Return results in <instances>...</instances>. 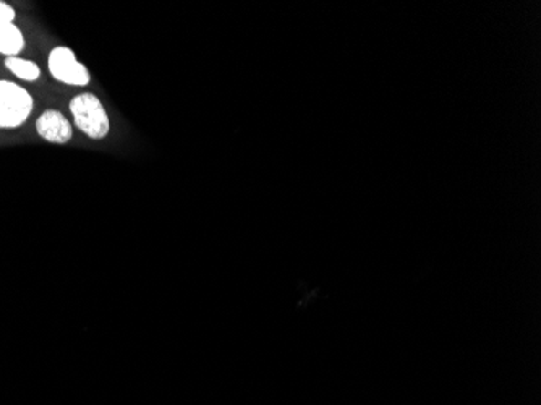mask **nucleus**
<instances>
[{"label": "nucleus", "mask_w": 541, "mask_h": 405, "mask_svg": "<svg viewBox=\"0 0 541 405\" xmlns=\"http://www.w3.org/2000/svg\"><path fill=\"white\" fill-rule=\"evenodd\" d=\"M75 129L93 141H102L110 133V117L99 96L83 91L73 96L68 102Z\"/></svg>", "instance_id": "1"}, {"label": "nucleus", "mask_w": 541, "mask_h": 405, "mask_svg": "<svg viewBox=\"0 0 541 405\" xmlns=\"http://www.w3.org/2000/svg\"><path fill=\"white\" fill-rule=\"evenodd\" d=\"M35 110V98L26 88L0 78V130H15L28 122Z\"/></svg>", "instance_id": "2"}, {"label": "nucleus", "mask_w": 541, "mask_h": 405, "mask_svg": "<svg viewBox=\"0 0 541 405\" xmlns=\"http://www.w3.org/2000/svg\"><path fill=\"white\" fill-rule=\"evenodd\" d=\"M47 70L54 80L67 87L85 88L93 80L88 67L64 44L52 47L47 56Z\"/></svg>", "instance_id": "3"}, {"label": "nucleus", "mask_w": 541, "mask_h": 405, "mask_svg": "<svg viewBox=\"0 0 541 405\" xmlns=\"http://www.w3.org/2000/svg\"><path fill=\"white\" fill-rule=\"evenodd\" d=\"M39 138L52 145H67L73 140L75 127L72 120L58 109H46L35 122Z\"/></svg>", "instance_id": "4"}, {"label": "nucleus", "mask_w": 541, "mask_h": 405, "mask_svg": "<svg viewBox=\"0 0 541 405\" xmlns=\"http://www.w3.org/2000/svg\"><path fill=\"white\" fill-rule=\"evenodd\" d=\"M25 46L26 37L16 23H0V56L20 57Z\"/></svg>", "instance_id": "5"}, {"label": "nucleus", "mask_w": 541, "mask_h": 405, "mask_svg": "<svg viewBox=\"0 0 541 405\" xmlns=\"http://www.w3.org/2000/svg\"><path fill=\"white\" fill-rule=\"evenodd\" d=\"M4 67L14 75L16 80L25 81V83H36L43 77L41 67L37 66L35 60H29V58H4Z\"/></svg>", "instance_id": "6"}, {"label": "nucleus", "mask_w": 541, "mask_h": 405, "mask_svg": "<svg viewBox=\"0 0 541 405\" xmlns=\"http://www.w3.org/2000/svg\"><path fill=\"white\" fill-rule=\"evenodd\" d=\"M16 10L5 0H0V23H15Z\"/></svg>", "instance_id": "7"}]
</instances>
